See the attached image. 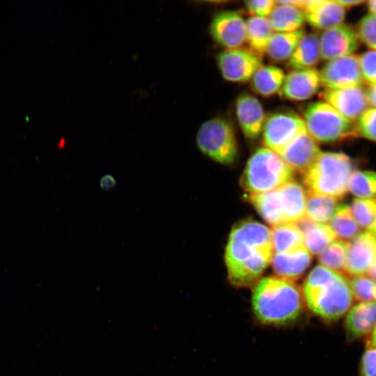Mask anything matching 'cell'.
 Listing matches in <instances>:
<instances>
[{
    "instance_id": "cell-30",
    "label": "cell",
    "mask_w": 376,
    "mask_h": 376,
    "mask_svg": "<svg viewBox=\"0 0 376 376\" xmlns=\"http://www.w3.org/2000/svg\"><path fill=\"white\" fill-rule=\"evenodd\" d=\"M329 222V226L337 238L341 240H352L361 231V227L356 221L350 207L345 204L336 207Z\"/></svg>"
},
{
    "instance_id": "cell-10",
    "label": "cell",
    "mask_w": 376,
    "mask_h": 376,
    "mask_svg": "<svg viewBox=\"0 0 376 376\" xmlns=\"http://www.w3.org/2000/svg\"><path fill=\"white\" fill-rule=\"evenodd\" d=\"M320 75L325 89L361 87L364 83L358 55L354 54L327 61Z\"/></svg>"
},
{
    "instance_id": "cell-4",
    "label": "cell",
    "mask_w": 376,
    "mask_h": 376,
    "mask_svg": "<svg viewBox=\"0 0 376 376\" xmlns=\"http://www.w3.org/2000/svg\"><path fill=\"white\" fill-rule=\"evenodd\" d=\"M354 166L352 159L343 152L321 151L304 174L303 182L308 191L339 200L348 191Z\"/></svg>"
},
{
    "instance_id": "cell-45",
    "label": "cell",
    "mask_w": 376,
    "mask_h": 376,
    "mask_svg": "<svg viewBox=\"0 0 376 376\" xmlns=\"http://www.w3.org/2000/svg\"><path fill=\"white\" fill-rule=\"evenodd\" d=\"M366 3L370 13L376 15V0L368 1Z\"/></svg>"
},
{
    "instance_id": "cell-20",
    "label": "cell",
    "mask_w": 376,
    "mask_h": 376,
    "mask_svg": "<svg viewBox=\"0 0 376 376\" xmlns=\"http://www.w3.org/2000/svg\"><path fill=\"white\" fill-rule=\"evenodd\" d=\"M311 262V254L302 246L285 253H275L272 266L278 276L294 281L302 276Z\"/></svg>"
},
{
    "instance_id": "cell-12",
    "label": "cell",
    "mask_w": 376,
    "mask_h": 376,
    "mask_svg": "<svg viewBox=\"0 0 376 376\" xmlns=\"http://www.w3.org/2000/svg\"><path fill=\"white\" fill-rule=\"evenodd\" d=\"M319 42L320 59L325 61L352 54L360 44L356 29L343 23L323 31Z\"/></svg>"
},
{
    "instance_id": "cell-37",
    "label": "cell",
    "mask_w": 376,
    "mask_h": 376,
    "mask_svg": "<svg viewBox=\"0 0 376 376\" xmlns=\"http://www.w3.org/2000/svg\"><path fill=\"white\" fill-rule=\"evenodd\" d=\"M358 136L376 142V108H368L357 119Z\"/></svg>"
},
{
    "instance_id": "cell-18",
    "label": "cell",
    "mask_w": 376,
    "mask_h": 376,
    "mask_svg": "<svg viewBox=\"0 0 376 376\" xmlns=\"http://www.w3.org/2000/svg\"><path fill=\"white\" fill-rule=\"evenodd\" d=\"M304 12L311 26L324 31L343 24L346 15L345 8L331 0H309Z\"/></svg>"
},
{
    "instance_id": "cell-46",
    "label": "cell",
    "mask_w": 376,
    "mask_h": 376,
    "mask_svg": "<svg viewBox=\"0 0 376 376\" xmlns=\"http://www.w3.org/2000/svg\"><path fill=\"white\" fill-rule=\"evenodd\" d=\"M368 274L370 276V278L376 282V260L370 267Z\"/></svg>"
},
{
    "instance_id": "cell-42",
    "label": "cell",
    "mask_w": 376,
    "mask_h": 376,
    "mask_svg": "<svg viewBox=\"0 0 376 376\" xmlns=\"http://www.w3.org/2000/svg\"><path fill=\"white\" fill-rule=\"evenodd\" d=\"M365 90L369 105L376 108V84L368 85Z\"/></svg>"
},
{
    "instance_id": "cell-13",
    "label": "cell",
    "mask_w": 376,
    "mask_h": 376,
    "mask_svg": "<svg viewBox=\"0 0 376 376\" xmlns=\"http://www.w3.org/2000/svg\"><path fill=\"white\" fill-rule=\"evenodd\" d=\"M376 260V237L370 232L360 233L348 242L344 272L352 277L368 273Z\"/></svg>"
},
{
    "instance_id": "cell-16",
    "label": "cell",
    "mask_w": 376,
    "mask_h": 376,
    "mask_svg": "<svg viewBox=\"0 0 376 376\" xmlns=\"http://www.w3.org/2000/svg\"><path fill=\"white\" fill-rule=\"evenodd\" d=\"M321 86L320 71L318 70H292L285 75L280 94L290 100H306L313 96Z\"/></svg>"
},
{
    "instance_id": "cell-33",
    "label": "cell",
    "mask_w": 376,
    "mask_h": 376,
    "mask_svg": "<svg viewBox=\"0 0 376 376\" xmlns=\"http://www.w3.org/2000/svg\"><path fill=\"white\" fill-rule=\"evenodd\" d=\"M348 242L336 240L319 254L318 260L320 265L338 273L343 272Z\"/></svg>"
},
{
    "instance_id": "cell-36",
    "label": "cell",
    "mask_w": 376,
    "mask_h": 376,
    "mask_svg": "<svg viewBox=\"0 0 376 376\" xmlns=\"http://www.w3.org/2000/svg\"><path fill=\"white\" fill-rule=\"evenodd\" d=\"M361 42L373 51H376V15L368 13L364 15L355 28Z\"/></svg>"
},
{
    "instance_id": "cell-22",
    "label": "cell",
    "mask_w": 376,
    "mask_h": 376,
    "mask_svg": "<svg viewBox=\"0 0 376 376\" xmlns=\"http://www.w3.org/2000/svg\"><path fill=\"white\" fill-rule=\"evenodd\" d=\"M283 205L285 223H297L305 217L306 191L293 180L278 188Z\"/></svg>"
},
{
    "instance_id": "cell-2",
    "label": "cell",
    "mask_w": 376,
    "mask_h": 376,
    "mask_svg": "<svg viewBox=\"0 0 376 376\" xmlns=\"http://www.w3.org/2000/svg\"><path fill=\"white\" fill-rule=\"evenodd\" d=\"M251 306L260 323L281 326L292 323L300 317L304 300L302 291L294 281L270 276L253 285Z\"/></svg>"
},
{
    "instance_id": "cell-5",
    "label": "cell",
    "mask_w": 376,
    "mask_h": 376,
    "mask_svg": "<svg viewBox=\"0 0 376 376\" xmlns=\"http://www.w3.org/2000/svg\"><path fill=\"white\" fill-rule=\"evenodd\" d=\"M293 172L277 153L263 147L247 161L240 185L247 196L263 194L292 180Z\"/></svg>"
},
{
    "instance_id": "cell-34",
    "label": "cell",
    "mask_w": 376,
    "mask_h": 376,
    "mask_svg": "<svg viewBox=\"0 0 376 376\" xmlns=\"http://www.w3.org/2000/svg\"><path fill=\"white\" fill-rule=\"evenodd\" d=\"M350 209L361 228L368 229L376 219V198H354Z\"/></svg>"
},
{
    "instance_id": "cell-3",
    "label": "cell",
    "mask_w": 376,
    "mask_h": 376,
    "mask_svg": "<svg viewBox=\"0 0 376 376\" xmlns=\"http://www.w3.org/2000/svg\"><path fill=\"white\" fill-rule=\"evenodd\" d=\"M304 304L318 318L332 322L344 316L354 298L345 276L323 266H315L302 290Z\"/></svg>"
},
{
    "instance_id": "cell-41",
    "label": "cell",
    "mask_w": 376,
    "mask_h": 376,
    "mask_svg": "<svg viewBox=\"0 0 376 376\" xmlns=\"http://www.w3.org/2000/svg\"><path fill=\"white\" fill-rule=\"evenodd\" d=\"M116 185V180L114 177L110 174L104 175L100 180V187L104 191L112 189Z\"/></svg>"
},
{
    "instance_id": "cell-27",
    "label": "cell",
    "mask_w": 376,
    "mask_h": 376,
    "mask_svg": "<svg viewBox=\"0 0 376 376\" xmlns=\"http://www.w3.org/2000/svg\"><path fill=\"white\" fill-rule=\"evenodd\" d=\"M304 34V29L273 33L266 54L271 60L276 62L288 61Z\"/></svg>"
},
{
    "instance_id": "cell-1",
    "label": "cell",
    "mask_w": 376,
    "mask_h": 376,
    "mask_svg": "<svg viewBox=\"0 0 376 376\" xmlns=\"http://www.w3.org/2000/svg\"><path fill=\"white\" fill-rule=\"evenodd\" d=\"M273 256L269 228L251 219L237 223L231 229L225 251L230 283L237 288L253 286Z\"/></svg>"
},
{
    "instance_id": "cell-39",
    "label": "cell",
    "mask_w": 376,
    "mask_h": 376,
    "mask_svg": "<svg viewBox=\"0 0 376 376\" xmlns=\"http://www.w3.org/2000/svg\"><path fill=\"white\" fill-rule=\"evenodd\" d=\"M361 376H376V348L368 347L359 364Z\"/></svg>"
},
{
    "instance_id": "cell-8",
    "label": "cell",
    "mask_w": 376,
    "mask_h": 376,
    "mask_svg": "<svg viewBox=\"0 0 376 376\" xmlns=\"http://www.w3.org/2000/svg\"><path fill=\"white\" fill-rule=\"evenodd\" d=\"M307 131L303 118L292 111L274 112L266 118L263 131L267 148L279 155L299 134Z\"/></svg>"
},
{
    "instance_id": "cell-24",
    "label": "cell",
    "mask_w": 376,
    "mask_h": 376,
    "mask_svg": "<svg viewBox=\"0 0 376 376\" xmlns=\"http://www.w3.org/2000/svg\"><path fill=\"white\" fill-rule=\"evenodd\" d=\"M320 60L319 36L313 33L304 34L288 61V67L296 70L314 68Z\"/></svg>"
},
{
    "instance_id": "cell-11",
    "label": "cell",
    "mask_w": 376,
    "mask_h": 376,
    "mask_svg": "<svg viewBox=\"0 0 376 376\" xmlns=\"http://www.w3.org/2000/svg\"><path fill=\"white\" fill-rule=\"evenodd\" d=\"M210 33L226 49L238 48L246 42V21L237 11L223 10L213 17Z\"/></svg>"
},
{
    "instance_id": "cell-47",
    "label": "cell",
    "mask_w": 376,
    "mask_h": 376,
    "mask_svg": "<svg viewBox=\"0 0 376 376\" xmlns=\"http://www.w3.org/2000/svg\"><path fill=\"white\" fill-rule=\"evenodd\" d=\"M368 231L371 233L376 237V219L375 222L368 229Z\"/></svg>"
},
{
    "instance_id": "cell-7",
    "label": "cell",
    "mask_w": 376,
    "mask_h": 376,
    "mask_svg": "<svg viewBox=\"0 0 376 376\" xmlns=\"http://www.w3.org/2000/svg\"><path fill=\"white\" fill-rule=\"evenodd\" d=\"M200 150L214 161L228 164L237 157L238 147L235 133L227 120L216 117L204 122L196 134Z\"/></svg>"
},
{
    "instance_id": "cell-25",
    "label": "cell",
    "mask_w": 376,
    "mask_h": 376,
    "mask_svg": "<svg viewBox=\"0 0 376 376\" xmlns=\"http://www.w3.org/2000/svg\"><path fill=\"white\" fill-rule=\"evenodd\" d=\"M268 20L273 31L293 32L301 29L306 17L303 10L276 1Z\"/></svg>"
},
{
    "instance_id": "cell-21",
    "label": "cell",
    "mask_w": 376,
    "mask_h": 376,
    "mask_svg": "<svg viewBox=\"0 0 376 376\" xmlns=\"http://www.w3.org/2000/svg\"><path fill=\"white\" fill-rule=\"evenodd\" d=\"M296 224L302 232L304 245L311 254L319 255L337 239L329 224L314 222L306 217Z\"/></svg>"
},
{
    "instance_id": "cell-28",
    "label": "cell",
    "mask_w": 376,
    "mask_h": 376,
    "mask_svg": "<svg viewBox=\"0 0 376 376\" xmlns=\"http://www.w3.org/2000/svg\"><path fill=\"white\" fill-rule=\"evenodd\" d=\"M285 75L279 68L262 65L251 78L253 90L263 97H270L281 88Z\"/></svg>"
},
{
    "instance_id": "cell-6",
    "label": "cell",
    "mask_w": 376,
    "mask_h": 376,
    "mask_svg": "<svg viewBox=\"0 0 376 376\" xmlns=\"http://www.w3.org/2000/svg\"><path fill=\"white\" fill-rule=\"evenodd\" d=\"M308 133L318 142L336 143L358 137L356 123L324 101L311 102L303 111Z\"/></svg>"
},
{
    "instance_id": "cell-23",
    "label": "cell",
    "mask_w": 376,
    "mask_h": 376,
    "mask_svg": "<svg viewBox=\"0 0 376 376\" xmlns=\"http://www.w3.org/2000/svg\"><path fill=\"white\" fill-rule=\"evenodd\" d=\"M248 200L262 218L272 226L285 223L282 199L277 189L259 194L248 195Z\"/></svg>"
},
{
    "instance_id": "cell-14",
    "label": "cell",
    "mask_w": 376,
    "mask_h": 376,
    "mask_svg": "<svg viewBox=\"0 0 376 376\" xmlns=\"http://www.w3.org/2000/svg\"><path fill=\"white\" fill-rule=\"evenodd\" d=\"M321 96L340 114L353 122L357 121L370 106L366 90L362 86L325 89Z\"/></svg>"
},
{
    "instance_id": "cell-40",
    "label": "cell",
    "mask_w": 376,
    "mask_h": 376,
    "mask_svg": "<svg viewBox=\"0 0 376 376\" xmlns=\"http://www.w3.org/2000/svg\"><path fill=\"white\" fill-rule=\"evenodd\" d=\"M244 4L247 10L254 16L266 17L271 14L276 1L274 0L246 1Z\"/></svg>"
},
{
    "instance_id": "cell-43",
    "label": "cell",
    "mask_w": 376,
    "mask_h": 376,
    "mask_svg": "<svg viewBox=\"0 0 376 376\" xmlns=\"http://www.w3.org/2000/svg\"><path fill=\"white\" fill-rule=\"evenodd\" d=\"M339 4L343 7L345 8H352L355 6H360L364 3L365 1L361 0H338L336 1Z\"/></svg>"
},
{
    "instance_id": "cell-17",
    "label": "cell",
    "mask_w": 376,
    "mask_h": 376,
    "mask_svg": "<svg viewBox=\"0 0 376 376\" xmlns=\"http://www.w3.org/2000/svg\"><path fill=\"white\" fill-rule=\"evenodd\" d=\"M235 112L244 136L252 140L258 138L266 119L260 101L253 95L242 93L236 100Z\"/></svg>"
},
{
    "instance_id": "cell-31",
    "label": "cell",
    "mask_w": 376,
    "mask_h": 376,
    "mask_svg": "<svg viewBox=\"0 0 376 376\" xmlns=\"http://www.w3.org/2000/svg\"><path fill=\"white\" fill-rule=\"evenodd\" d=\"M338 200L307 191L305 217L311 221L327 224L331 219Z\"/></svg>"
},
{
    "instance_id": "cell-44",
    "label": "cell",
    "mask_w": 376,
    "mask_h": 376,
    "mask_svg": "<svg viewBox=\"0 0 376 376\" xmlns=\"http://www.w3.org/2000/svg\"><path fill=\"white\" fill-rule=\"evenodd\" d=\"M368 347L376 348V327L369 335L368 339L367 340Z\"/></svg>"
},
{
    "instance_id": "cell-15",
    "label": "cell",
    "mask_w": 376,
    "mask_h": 376,
    "mask_svg": "<svg viewBox=\"0 0 376 376\" xmlns=\"http://www.w3.org/2000/svg\"><path fill=\"white\" fill-rule=\"evenodd\" d=\"M320 152L317 141L305 131L292 140L279 155L293 171L304 174Z\"/></svg>"
},
{
    "instance_id": "cell-19",
    "label": "cell",
    "mask_w": 376,
    "mask_h": 376,
    "mask_svg": "<svg viewBox=\"0 0 376 376\" xmlns=\"http://www.w3.org/2000/svg\"><path fill=\"white\" fill-rule=\"evenodd\" d=\"M345 315V330L350 340L366 337L376 327V302H359Z\"/></svg>"
},
{
    "instance_id": "cell-26",
    "label": "cell",
    "mask_w": 376,
    "mask_h": 376,
    "mask_svg": "<svg viewBox=\"0 0 376 376\" xmlns=\"http://www.w3.org/2000/svg\"><path fill=\"white\" fill-rule=\"evenodd\" d=\"M272 34L268 18L253 16L246 21V42L249 50L259 57L266 54Z\"/></svg>"
},
{
    "instance_id": "cell-38",
    "label": "cell",
    "mask_w": 376,
    "mask_h": 376,
    "mask_svg": "<svg viewBox=\"0 0 376 376\" xmlns=\"http://www.w3.org/2000/svg\"><path fill=\"white\" fill-rule=\"evenodd\" d=\"M363 81L368 85L376 84V51L369 50L358 56Z\"/></svg>"
},
{
    "instance_id": "cell-9",
    "label": "cell",
    "mask_w": 376,
    "mask_h": 376,
    "mask_svg": "<svg viewBox=\"0 0 376 376\" xmlns=\"http://www.w3.org/2000/svg\"><path fill=\"white\" fill-rule=\"evenodd\" d=\"M217 63L225 80L237 83L251 80L263 65L260 57L251 50L240 47L225 49L219 53Z\"/></svg>"
},
{
    "instance_id": "cell-35",
    "label": "cell",
    "mask_w": 376,
    "mask_h": 376,
    "mask_svg": "<svg viewBox=\"0 0 376 376\" xmlns=\"http://www.w3.org/2000/svg\"><path fill=\"white\" fill-rule=\"evenodd\" d=\"M348 282L354 299L360 302H376V282L372 279L357 276Z\"/></svg>"
},
{
    "instance_id": "cell-29",
    "label": "cell",
    "mask_w": 376,
    "mask_h": 376,
    "mask_svg": "<svg viewBox=\"0 0 376 376\" xmlns=\"http://www.w3.org/2000/svg\"><path fill=\"white\" fill-rule=\"evenodd\" d=\"M272 242L275 253H285L304 246L302 232L296 223L272 226Z\"/></svg>"
},
{
    "instance_id": "cell-32",
    "label": "cell",
    "mask_w": 376,
    "mask_h": 376,
    "mask_svg": "<svg viewBox=\"0 0 376 376\" xmlns=\"http://www.w3.org/2000/svg\"><path fill=\"white\" fill-rule=\"evenodd\" d=\"M348 191L359 198L376 196V172L354 170L348 181Z\"/></svg>"
}]
</instances>
